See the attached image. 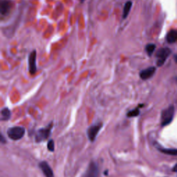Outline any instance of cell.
Listing matches in <instances>:
<instances>
[{
  "label": "cell",
  "instance_id": "1",
  "mask_svg": "<svg viewBox=\"0 0 177 177\" xmlns=\"http://www.w3.org/2000/svg\"><path fill=\"white\" fill-rule=\"evenodd\" d=\"M53 128V122L48 125L47 127L41 128L38 130L35 136V140L36 143H41L48 139L51 134V130Z\"/></svg>",
  "mask_w": 177,
  "mask_h": 177
},
{
  "label": "cell",
  "instance_id": "2",
  "mask_svg": "<svg viewBox=\"0 0 177 177\" xmlns=\"http://www.w3.org/2000/svg\"><path fill=\"white\" fill-rule=\"evenodd\" d=\"M8 136L13 140H19L22 139L25 134V129L20 126L10 127L7 131Z\"/></svg>",
  "mask_w": 177,
  "mask_h": 177
},
{
  "label": "cell",
  "instance_id": "3",
  "mask_svg": "<svg viewBox=\"0 0 177 177\" xmlns=\"http://www.w3.org/2000/svg\"><path fill=\"white\" fill-rule=\"evenodd\" d=\"M174 113H175V108L172 105L163 110L161 113V125L166 126L169 125L172 121Z\"/></svg>",
  "mask_w": 177,
  "mask_h": 177
},
{
  "label": "cell",
  "instance_id": "4",
  "mask_svg": "<svg viewBox=\"0 0 177 177\" xmlns=\"http://www.w3.org/2000/svg\"><path fill=\"white\" fill-rule=\"evenodd\" d=\"M171 53V50L169 48H163L160 49L157 53V64L158 67H161L166 62L167 58H168Z\"/></svg>",
  "mask_w": 177,
  "mask_h": 177
},
{
  "label": "cell",
  "instance_id": "5",
  "mask_svg": "<svg viewBox=\"0 0 177 177\" xmlns=\"http://www.w3.org/2000/svg\"><path fill=\"white\" fill-rule=\"evenodd\" d=\"M103 127V123L102 122H98L97 124L93 125L88 128L87 130V136L88 139L91 142H94L96 139V136L100 131V129Z\"/></svg>",
  "mask_w": 177,
  "mask_h": 177
},
{
  "label": "cell",
  "instance_id": "6",
  "mask_svg": "<svg viewBox=\"0 0 177 177\" xmlns=\"http://www.w3.org/2000/svg\"><path fill=\"white\" fill-rule=\"evenodd\" d=\"M99 167L96 163L91 162L89 164L87 170L86 171L84 177H99Z\"/></svg>",
  "mask_w": 177,
  "mask_h": 177
},
{
  "label": "cell",
  "instance_id": "7",
  "mask_svg": "<svg viewBox=\"0 0 177 177\" xmlns=\"http://www.w3.org/2000/svg\"><path fill=\"white\" fill-rule=\"evenodd\" d=\"M36 51L34 50L31 53L29 57V70L30 73L34 75L37 71V66H36Z\"/></svg>",
  "mask_w": 177,
  "mask_h": 177
},
{
  "label": "cell",
  "instance_id": "8",
  "mask_svg": "<svg viewBox=\"0 0 177 177\" xmlns=\"http://www.w3.org/2000/svg\"><path fill=\"white\" fill-rule=\"evenodd\" d=\"M39 167H40L42 172H43L44 175L46 177H55L54 176L52 169L51 168V167L46 161L40 162V163H39Z\"/></svg>",
  "mask_w": 177,
  "mask_h": 177
},
{
  "label": "cell",
  "instance_id": "9",
  "mask_svg": "<svg viewBox=\"0 0 177 177\" xmlns=\"http://www.w3.org/2000/svg\"><path fill=\"white\" fill-rule=\"evenodd\" d=\"M156 68L154 67L147 68L145 69L142 70L140 72V77L143 80H148L154 76Z\"/></svg>",
  "mask_w": 177,
  "mask_h": 177
},
{
  "label": "cell",
  "instance_id": "10",
  "mask_svg": "<svg viewBox=\"0 0 177 177\" xmlns=\"http://www.w3.org/2000/svg\"><path fill=\"white\" fill-rule=\"evenodd\" d=\"M11 9V2L9 0H2L0 4V13L2 16L7 15Z\"/></svg>",
  "mask_w": 177,
  "mask_h": 177
},
{
  "label": "cell",
  "instance_id": "11",
  "mask_svg": "<svg viewBox=\"0 0 177 177\" xmlns=\"http://www.w3.org/2000/svg\"><path fill=\"white\" fill-rule=\"evenodd\" d=\"M166 40L167 42L170 44L175 43L177 41V31L176 30H171L167 33L166 36Z\"/></svg>",
  "mask_w": 177,
  "mask_h": 177
},
{
  "label": "cell",
  "instance_id": "12",
  "mask_svg": "<svg viewBox=\"0 0 177 177\" xmlns=\"http://www.w3.org/2000/svg\"><path fill=\"white\" fill-rule=\"evenodd\" d=\"M1 121H8L10 119L11 116V112L10 109H8L7 107L4 108L2 110L1 112Z\"/></svg>",
  "mask_w": 177,
  "mask_h": 177
},
{
  "label": "cell",
  "instance_id": "13",
  "mask_svg": "<svg viewBox=\"0 0 177 177\" xmlns=\"http://www.w3.org/2000/svg\"><path fill=\"white\" fill-rule=\"evenodd\" d=\"M131 7H132V2L131 1H129L125 3L123 9V13H122V17H123V19H126L128 16V15L130 13V11L131 8Z\"/></svg>",
  "mask_w": 177,
  "mask_h": 177
},
{
  "label": "cell",
  "instance_id": "14",
  "mask_svg": "<svg viewBox=\"0 0 177 177\" xmlns=\"http://www.w3.org/2000/svg\"><path fill=\"white\" fill-rule=\"evenodd\" d=\"M159 150L164 153V154L172 155V156H177V149H159Z\"/></svg>",
  "mask_w": 177,
  "mask_h": 177
},
{
  "label": "cell",
  "instance_id": "15",
  "mask_svg": "<svg viewBox=\"0 0 177 177\" xmlns=\"http://www.w3.org/2000/svg\"><path fill=\"white\" fill-rule=\"evenodd\" d=\"M155 49H156V45L154 44H149L147 45L145 47L146 52L148 53L149 56H151L152 55V53H154Z\"/></svg>",
  "mask_w": 177,
  "mask_h": 177
},
{
  "label": "cell",
  "instance_id": "16",
  "mask_svg": "<svg viewBox=\"0 0 177 177\" xmlns=\"http://www.w3.org/2000/svg\"><path fill=\"white\" fill-rule=\"evenodd\" d=\"M139 113H140L139 107H136V109L128 112L127 113V116L129 117V118H131V117H136L137 116H139Z\"/></svg>",
  "mask_w": 177,
  "mask_h": 177
},
{
  "label": "cell",
  "instance_id": "17",
  "mask_svg": "<svg viewBox=\"0 0 177 177\" xmlns=\"http://www.w3.org/2000/svg\"><path fill=\"white\" fill-rule=\"evenodd\" d=\"M47 148L50 152H54V150H55V143H54V141L52 139L49 140V142H48Z\"/></svg>",
  "mask_w": 177,
  "mask_h": 177
},
{
  "label": "cell",
  "instance_id": "18",
  "mask_svg": "<svg viewBox=\"0 0 177 177\" xmlns=\"http://www.w3.org/2000/svg\"><path fill=\"white\" fill-rule=\"evenodd\" d=\"M0 137H1V139H0V141L2 142V143H7V140H6V139H4V135H3V134H2L1 136H0Z\"/></svg>",
  "mask_w": 177,
  "mask_h": 177
},
{
  "label": "cell",
  "instance_id": "19",
  "mask_svg": "<svg viewBox=\"0 0 177 177\" xmlns=\"http://www.w3.org/2000/svg\"><path fill=\"white\" fill-rule=\"evenodd\" d=\"M174 172H177V164L176 165V166L173 167V170H172Z\"/></svg>",
  "mask_w": 177,
  "mask_h": 177
},
{
  "label": "cell",
  "instance_id": "20",
  "mask_svg": "<svg viewBox=\"0 0 177 177\" xmlns=\"http://www.w3.org/2000/svg\"><path fill=\"white\" fill-rule=\"evenodd\" d=\"M175 61L177 62V55H176L175 56Z\"/></svg>",
  "mask_w": 177,
  "mask_h": 177
},
{
  "label": "cell",
  "instance_id": "21",
  "mask_svg": "<svg viewBox=\"0 0 177 177\" xmlns=\"http://www.w3.org/2000/svg\"><path fill=\"white\" fill-rule=\"evenodd\" d=\"M83 1H85V0H81V2H83Z\"/></svg>",
  "mask_w": 177,
  "mask_h": 177
}]
</instances>
